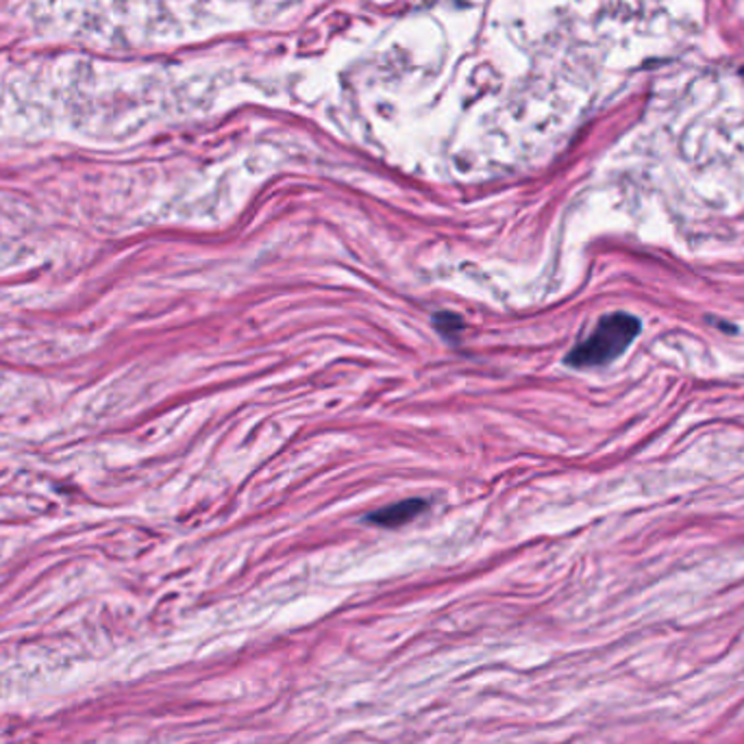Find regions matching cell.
I'll return each mask as SVG.
<instances>
[{
	"instance_id": "cell-1",
	"label": "cell",
	"mask_w": 744,
	"mask_h": 744,
	"mask_svg": "<svg viewBox=\"0 0 744 744\" xmlns=\"http://www.w3.org/2000/svg\"><path fill=\"white\" fill-rule=\"evenodd\" d=\"M642 329V323L627 312H614L603 316L592 333L579 342L566 357L572 368H596L607 366L633 344Z\"/></svg>"
},
{
	"instance_id": "cell-2",
	"label": "cell",
	"mask_w": 744,
	"mask_h": 744,
	"mask_svg": "<svg viewBox=\"0 0 744 744\" xmlns=\"http://www.w3.org/2000/svg\"><path fill=\"white\" fill-rule=\"evenodd\" d=\"M427 509V503L423 499H407V501H399L394 505H388L375 514H370L366 520L379 527H403L407 522H412L414 518H418L423 512Z\"/></svg>"
},
{
	"instance_id": "cell-3",
	"label": "cell",
	"mask_w": 744,
	"mask_h": 744,
	"mask_svg": "<svg viewBox=\"0 0 744 744\" xmlns=\"http://www.w3.org/2000/svg\"><path fill=\"white\" fill-rule=\"evenodd\" d=\"M436 327L446 333V336H455L464 325H462V318L455 316V314H438L436 316Z\"/></svg>"
},
{
	"instance_id": "cell-4",
	"label": "cell",
	"mask_w": 744,
	"mask_h": 744,
	"mask_svg": "<svg viewBox=\"0 0 744 744\" xmlns=\"http://www.w3.org/2000/svg\"><path fill=\"white\" fill-rule=\"evenodd\" d=\"M740 75H742V77H744V68H742V71H740Z\"/></svg>"
}]
</instances>
